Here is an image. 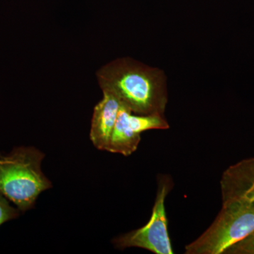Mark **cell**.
<instances>
[{
	"label": "cell",
	"instance_id": "cell-1",
	"mask_svg": "<svg viewBox=\"0 0 254 254\" xmlns=\"http://www.w3.org/2000/svg\"><path fill=\"white\" fill-rule=\"evenodd\" d=\"M103 92L115 95L122 105L136 115H163L168 104L166 76L131 58H119L96 72Z\"/></svg>",
	"mask_w": 254,
	"mask_h": 254
},
{
	"label": "cell",
	"instance_id": "cell-2",
	"mask_svg": "<svg viewBox=\"0 0 254 254\" xmlns=\"http://www.w3.org/2000/svg\"><path fill=\"white\" fill-rule=\"evenodd\" d=\"M44 154L32 147H19L0 155V192L20 211L29 210L38 195L52 187L42 172Z\"/></svg>",
	"mask_w": 254,
	"mask_h": 254
},
{
	"label": "cell",
	"instance_id": "cell-3",
	"mask_svg": "<svg viewBox=\"0 0 254 254\" xmlns=\"http://www.w3.org/2000/svg\"><path fill=\"white\" fill-rule=\"evenodd\" d=\"M254 232V203H224L208 230L186 246L185 254H225Z\"/></svg>",
	"mask_w": 254,
	"mask_h": 254
},
{
	"label": "cell",
	"instance_id": "cell-4",
	"mask_svg": "<svg viewBox=\"0 0 254 254\" xmlns=\"http://www.w3.org/2000/svg\"><path fill=\"white\" fill-rule=\"evenodd\" d=\"M171 189L169 179H162L159 183L158 192L153 212L149 221L144 226L122 235L114 240L119 249H144L155 254H173L171 241L168 231V218L165 201Z\"/></svg>",
	"mask_w": 254,
	"mask_h": 254
},
{
	"label": "cell",
	"instance_id": "cell-5",
	"mask_svg": "<svg viewBox=\"0 0 254 254\" xmlns=\"http://www.w3.org/2000/svg\"><path fill=\"white\" fill-rule=\"evenodd\" d=\"M169 128L170 125L163 115H133L131 110L121 105L108 151L128 156L138 148L141 133Z\"/></svg>",
	"mask_w": 254,
	"mask_h": 254
},
{
	"label": "cell",
	"instance_id": "cell-6",
	"mask_svg": "<svg viewBox=\"0 0 254 254\" xmlns=\"http://www.w3.org/2000/svg\"><path fill=\"white\" fill-rule=\"evenodd\" d=\"M222 204L230 202L254 203V158L241 160L222 174Z\"/></svg>",
	"mask_w": 254,
	"mask_h": 254
},
{
	"label": "cell",
	"instance_id": "cell-7",
	"mask_svg": "<svg viewBox=\"0 0 254 254\" xmlns=\"http://www.w3.org/2000/svg\"><path fill=\"white\" fill-rule=\"evenodd\" d=\"M120 107L118 98L108 92H103V99L95 105L90 138L98 149L108 151Z\"/></svg>",
	"mask_w": 254,
	"mask_h": 254
},
{
	"label": "cell",
	"instance_id": "cell-8",
	"mask_svg": "<svg viewBox=\"0 0 254 254\" xmlns=\"http://www.w3.org/2000/svg\"><path fill=\"white\" fill-rule=\"evenodd\" d=\"M20 210L10 205L9 200L0 192V226L4 222L17 218Z\"/></svg>",
	"mask_w": 254,
	"mask_h": 254
},
{
	"label": "cell",
	"instance_id": "cell-9",
	"mask_svg": "<svg viewBox=\"0 0 254 254\" xmlns=\"http://www.w3.org/2000/svg\"><path fill=\"white\" fill-rule=\"evenodd\" d=\"M225 254H254V232L229 248Z\"/></svg>",
	"mask_w": 254,
	"mask_h": 254
}]
</instances>
